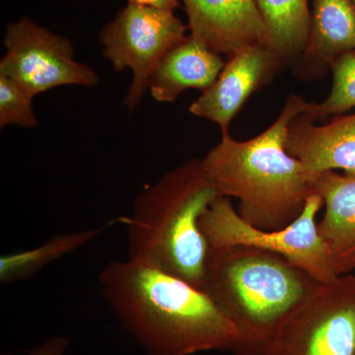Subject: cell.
I'll list each match as a JSON object with an SVG mask.
<instances>
[{
    "instance_id": "3957f363",
    "label": "cell",
    "mask_w": 355,
    "mask_h": 355,
    "mask_svg": "<svg viewBox=\"0 0 355 355\" xmlns=\"http://www.w3.org/2000/svg\"><path fill=\"white\" fill-rule=\"evenodd\" d=\"M320 282L258 248H209L203 291L234 324V355H268L279 329Z\"/></svg>"
},
{
    "instance_id": "6da1fadb",
    "label": "cell",
    "mask_w": 355,
    "mask_h": 355,
    "mask_svg": "<svg viewBox=\"0 0 355 355\" xmlns=\"http://www.w3.org/2000/svg\"><path fill=\"white\" fill-rule=\"evenodd\" d=\"M99 282L109 307L148 354L232 352L239 340L234 324L205 291L153 266L113 261Z\"/></svg>"
},
{
    "instance_id": "2e32d148",
    "label": "cell",
    "mask_w": 355,
    "mask_h": 355,
    "mask_svg": "<svg viewBox=\"0 0 355 355\" xmlns=\"http://www.w3.org/2000/svg\"><path fill=\"white\" fill-rule=\"evenodd\" d=\"M104 229L101 226L53 235L34 249L2 254L0 257V282L7 284L32 279L46 266L92 242Z\"/></svg>"
},
{
    "instance_id": "4fadbf2b",
    "label": "cell",
    "mask_w": 355,
    "mask_h": 355,
    "mask_svg": "<svg viewBox=\"0 0 355 355\" xmlns=\"http://www.w3.org/2000/svg\"><path fill=\"white\" fill-rule=\"evenodd\" d=\"M224 67L221 55L189 35L153 70L148 90L156 102L172 103L188 89H209Z\"/></svg>"
},
{
    "instance_id": "ba28073f",
    "label": "cell",
    "mask_w": 355,
    "mask_h": 355,
    "mask_svg": "<svg viewBox=\"0 0 355 355\" xmlns=\"http://www.w3.org/2000/svg\"><path fill=\"white\" fill-rule=\"evenodd\" d=\"M3 46L0 74L10 77L33 98L60 86L92 88L99 83L92 67L76 60L69 38L31 18L24 16L7 24Z\"/></svg>"
},
{
    "instance_id": "7c38bea8",
    "label": "cell",
    "mask_w": 355,
    "mask_h": 355,
    "mask_svg": "<svg viewBox=\"0 0 355 355\" xmlns=\"http://www.w3.org/2000/svg\"><path fill=\"white\" fill-rule=\"evenodd\" d=\"M315 191L324 202L318 230L326 245L336 275L355 272V176L335 171L322 173Z\"/></svg>"
},
{
    "instance_id": "e0dca14e",
    "label": "cell",
    "mask_w": 355,
    "mask_h": 355,
    "mask_svg": "<svg viewBox=\"0 0 355 355\" xmlns=\"http://www.w3.org/2000/svg\"><path fill=\"white\" fill-rule=\"evenodd\" d=\"M330 67L334 74L330 95L321 104H314L309 113L305 114L314 121L355 108V50L336 58Z\"/></svg>"
},
{
    "instance_id": "44dd1931",
    "label": "cell",
    "mask_w": 355,
    "mask_h": 355,
    "mask_svg": "<svg viewBox=\"0 0 355 355\" xmlns=\"http://www.w3.org/2000/svg\"><path fill=\"white\" fill-rule=\"evenodd\" d=\"M354 3H355V0H354Z\"/></svg>"
},
{
    "instance_id": "8992f818",
    "label": "cell",
    "mask_w": 355,
    "mask_h": 355,
    "mask_svg": "<svg viewBox=\"0 0 355 355\" xmlns=\"http://www.w3.org/2000/svg\"><path fill=\"white\" fill-rule=\"evenodd\" d=\"M188 26L174 11L128 3L99 33L103 57L114 71L130 69L132 80L123 105L132 113L148 90L149 77L159 62L187 38Z\"/></svg>"
},
{
    "instance_id": "277c9868",
    "label": "cell",
    "mask_w": 355,
    "mask_h": 355,
    "mask_svg": "<svg viewBox=\"0 0 355 355\" xmlns=\"http://www.w3.org/2000/svg\"><path fill=\"white\" fill-rule=\"evenodd\" d=\"M218 197L200 159L166 173L137 196L132 216L121 218L128 258L203 291L209 245L200 219Z\"/></svg>"
},
{
    "instance_id": "ffe728a7",
    "label": "cell",
    "mask_w": 355,
    "mask_h": 355,
    "mask_svg": "<svg viewBox=\"0 0 355 355\" xmlns=\"http://www.w3.org/2000/svg\"><path fill=\"white\" fill-rule=\"evenodd\" d=\"M128 3L140 4V6H149L165 9V10L175 11L180 7V0H128Z\"/></svg>"
},
{
    "instance_id": "7a4b0ae2",
    "label": "cell",
    "mask_w": 355,
    "mask_h": 355,
    "mask_svg": "<svg viewBox=\"0 0 355 355\" xmlns=\"http://www.w3.org/2000/svg\"><path fill=\"white\" fill-rule=\"evenodd\" d=\"M314 106L301 96L287 98L277 120L254 139L238 141L222 130L220 142L202 159L203 169L222 197L239 202L238 214L263 230L288 226L315 191L316 178L287 153L289 125Z\"/></svg>"
},
{
    "instance_id": "5b68a950",
    "label": "cell",
    "mask_w": 355,
    "mask_h": 355,
    "mask_svg": "<svg viewBox=\"0 0 355 355\" xmlns=\"http://www.w3.org/2000/svg\"><path fill=\"white\" fill-rule=\"evenodd\" d=\"M324 207L318 193L311 196L302 214L279 230H263L245 221L230 198L218 197L200 219V228L209 248H258L284 257L319 282L338 277L331 268L326 245L318 230L317 216Z\"/></svg>"
},
{
    "instance_id": "52a82bcc",
    "label": "cell",
    "mask_w": 355,
    "mask_h": 355,
    "mask_svg": "<svg viewBox=\"0 0 355 355\" xmlns=\"http://www.w3.org/2000/svg\"><path fill=\"white\" fill-rule=\"evenodd\" d=\"M268 355H355V275L320 282L287 318Z\"/></svg>"
},
{
    "instance_id": "30bf717a",
    "label": "cell",
    "mask_w": 355,
    "mask_h": 355,
    "mask_svg": "<svg viewBox=\"0 0 355 355\" xmlns=\"http://www.w3.org/2000/svg\"><path fill=\"white\" fill-rule=\"evenodd\" d=\"M191 36L227 57L263 44L265 29L256 0H182Z\"/></svg>"
},
{
    "instance_id": "9c48e42d",
    "label": "cell",
    "mask_w": 355,
    "mask_h": 355,
    "mask_svg": "<svg viewBox=\"0 0 355 355\" xmlns=\"http://www.w3.org/2000/svg\"><path fill=\"white\" fill-rule=\"evenodd\" d=\"M282 67L263 44L247 46L228 58L216 83L203 91L189 111L216 123L221 132L228 130L250 96L270 83Z\"/></svg>"
},
{
    "instance_id": "d6986e66",
    "label": "cell",
    "mask_w": 355,
    "mask_h": 355,
    "mask_svg": "<svg viewBox=\"0 0 355 355\" xmlns=\"http://www.w3.org/2000/svg\"><path fill=\"white\" fill-rule=\"evenodd\" d=\"M69 342L64 336H53L29 350L30 355H65Z\"/></svg>"
},
{
    "instance_id": "9a60e30c",
    "label": "cell",
    "mask_w": 355,
    "mask_h": 355,
    "mask_svg": "<svg viewBox=\"0 0 355 355\" xmlns=\"http://www.w3.org/2000/svg\"><path fill=\"white\" fill-rule=\"evenodd\" d=\"M265 36L263 46L284 65L300 64L309 39L308 0H256Z\"/></svg>"
},
{
    "instance_id": "ac0fdd59",
    "label": "cell",
    "mask_w": 355,
    "mask_h": 355,
    "mask_svg": "<svg viewBox=\"0 0 355 355\" xmlns=\"http://www.w3.org/2000/svg\"><path fill=\"white\" fill-rule=\"evenodd\" d=\"M33 97L24 88L0 74V128L15 125L25 128L38 125V119L32 107Z\"/></svg>"
},
{
    "instance_id": "5bb4252c",
    "label": "cell",
    "mask_w": 355,
    "mask_h": 355,
    "mask_svg": "<svg viewBox=\"0 0 355 355\" xmlns=\"http://www.w3.org/2000/svg\"><path fill=\"white\" fill-rule=\"evenodd\" d=\"M355 50L354 0H314L309 39L300 64L322 72L343 53Z\"/></svg>"
},
{
    "instance_id": "8fae6325",
    "label": "cell",
    "mask_w": 355,
    "mask_h": 355,
    "mask_svg": "<svg viewBox=\"0 0 355 355\" xmlns=\"http://www.w3.org/2000/svg\"><path fill=\"white\" fill-rule=\"evenodd\" d=\"M305 114L287 130V153L300 161L311 176L343 170L355 176V114L338 116L326 125H315Z\"/></svg>"
}]
</instances>
